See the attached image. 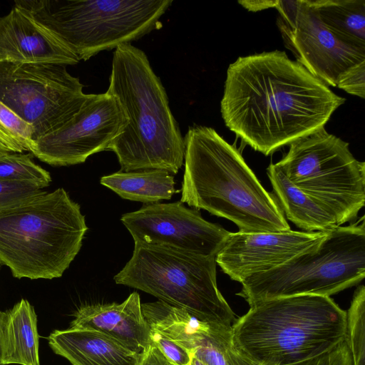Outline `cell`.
<instances>
[{"instance_id": "6da1fadb", "label": "cell", "mask_w": 365, "mask_h": 365, "mask_svg": "<svg viewBox=\"0 0 365 365\" xmlns=\"http://www.w3.org/2000/svg\"><path fill=\"white\" fill-rule=\"evenodd\" d=\"M345 101L284 51L239 57L227 70L220 110L225 125L269 155L324 128Z\"/></svg>"}, {"instance_id": "7a4b0ae2", "label": "cell", "mask_w": 365, "mask_h": 365, "mask_svg": "<svg viewBox=\"0 0 365 365\" xmlns=\"http://www.w3.org/2000/svg\"><path fill=\"white\" fill-rule=\"evenodd\" d=\"M184 140L180 202L226 218L240 232L291 230L274 195L263 187L238 150L215 129L190 126Z\"/></svg>"}, {"instance_id": "3957f363", "label": "cell", "mask_w": 365, "mask_h": 365, "mask_svg": "<svg viewBox=\"0 0 365 365\" xmlns=\"http://www.w3.org/2000/svg\"><path fill=\"white\" fill-rule=\"evenodd\" d=\"M106 93L119 101L128 119L123 133L107 148L116 155L121 170L176 174L183 163L184 138L166 91L143 51L132 44L115 49Z\"/></svg>"}, {"instance_id": "277c9868", "label": "cell", "mask_w": 365, "mask_h": 365, "mask_svg": "<svg viewBox=\"0 0 365 365\" xmlns=\"http://www.w3.org/2000/svg\"><path fill=\"white\" fill-rule=\"evenodd\" d=\"M250 307L232 334L235 347L256 365H293L346 338V312L330 297H279Z\"/></svg>"}, {"instance_id": "5b68a950", "label": "cell", "mask_w": 365, "mask_h": 365, "mask_svg": "<svg viewBox=\"0 0 365 365\" xmlns=\"http://www.w3.org/2000/svg\"><path fill=\"white\" fill-rule=\"evenodd\" d=\"M88 230L78 203L60 187L0 210V265L14 277H61Z\"/></svg>"}, {"instance_id": "8992f818", "label": "cell", "mask_w": 365, "mask_h": 365, "mask_svg": "<svg viewBox=\"0 0 365 365\" xmlns=\"http://www.w3.org/2000/svg\"><path fill=\"white\" fill-rule=\"evenodd\" d=\"M172 0H16L79 58L131 44L159 29Z\"/></svg>"}, {"instance_id": "52a82bcc", "label": "cell", "mask_w": 365, "mask_h": 365, "mask_svg": "<svg viewBox=\"0 0 365 365\" xmlns=\"http://www.w3.org/2000/svg\"><path fill=\"white\" fill-rule=\"evenodd\" d=\"M216 256L135 242L118 284L150 294L200 321L232 327L236 317L218 289Z\"/></svg>"}, {"instance_id": "ba28073f", "label": "cell", "mask_w": 365, "mask_h": 365, "mask_svg": "<svg viewBox=\"0 0 365 365\" xmlns=\"http://www.w3.org/2000/svg\"><path fill=\"white\" fill-rule=\"evenodd\" d=\"M365 277V223L337 226L324 239L285 263L247 277L237 294L249 305L297 295L330 297Z\"/></svg>"}, {"instance_id": "9c48e42d", "label": "cell", "mask_w": 365, "mask_h": 365, "mask_svg": "<svg viewBox=\"0 0 365 365\" xmlns=\"http://www.w3.org/2000/svg\"><path fill=\"white\" fill-rule=\"evenodd\" d=\"M289 146L275 163L288 180L324 205L338 226L354 220L365 202V163L349 143L323 128Z\"/></svg>"}, {"instance_id": "30bf717a", "label": "cell", "mask_w": 365, "mask_h": 365, "mask_svg": "<svg viewBox=\"0 0 365 365\" xmlns=\"http://www.w3.org/2000/svg\"><path fill=\"white\" fill-rule=\"evenodd\" d=\"M66 66L0 63V101L30 124L34 140L61 127L89 94Z\"/></svg>"}, {"instance_id": "8fae6325", "label": "cell", "mask_w": 365, "mask_h": 365, "mask_svg": "<svg viewBox=\"0 0 365 365\" xmlns=\"http://www.w3.org/2000/svg\"><path fill=\"white\" fill-rule=\"evenodd\" d=\"M277 25L297 61L327 86L337 87L365 64V52L345 43L322 21L309 0L278 1Z\"/></svg>"}, {"instance_id": "7c38bea8", "label": "cell", "mask_w": 365, "mask_h": 365, "mask_svg": "<svg viewBox=\"0 0 365 365\" xmlns=\"http://www.w3.org/2000/svg\"><path fill=\"white\" fill-rule=\"evenodd\" d=\"M128 123L119 101L108 93L89 94L78 111L55 130L34 141L31 153L53 166L84 163L107 150Z\"/></svg>"}, {"instance_id": "4fadbf2b", "label": "cell", "mask_w": 365, "mask_h": 365, "mask_svg": "<svg viewBox=\"0 0 365 365\" xmlns=\"http://www.w3.org/2000/svg\"><path fill=\"white\" fill-rule=\"evenodd\" d=\"M120 220L134 242L202 255L216 256L230 232L180 201L145 204L138 210L123 214Z\"/></svg>"}, {"instance_id": "5bb4252c", "label": "cell", "mask_w": 365, "mask_h": 365, "mask_svg": "<svg viewBox=\"0 0 365 365\" xmlns=\"http://www.w3.org/2000/svg\"><path fill=\"white\" fill-rule=\"evenodd\" d=\"M324 232H230L216 255V263L231 279L275 268L322 241Z\"/></svg>"}, {"instance_id": "9a60e30c", "label": "cell", "mask_w": 365, "mask_h": 365, "mask_svg": "<svg viewBox=\"0 0 365 365\" xmlns=\"http://www.w3.org/2000/svg\"><path fill=\"white\" fill-rule=\"evenodd\" d=\"M78 56L29 14L14 6L0 17V63L76 65Z\"/></svg>"}, {"instance_id": "2e32d148", "label": "cell", "mask_w": 365, "mask_h": 365, "mask_svg": "<svg viewBox=\"0 0 365 365\" xmlns=\"http://www.w3.org/2000/svg\"><path fill=\"white\" fill-rule=\"evenodd\" d=\"M141 304L139 294L134 292L121 303L83 305L73 313L70 327L102 332L143 354L152 342Z\"/></svg>"}, {"instance_id": "e0dca14e", "label": "cell", "mask_w": 365, "mask_h": 365, "mask_svg": "<svg viewBox=\"0 0 365 365\" xmlns=\"http://www.w3.org/2000/svg\"><path fill=\"white\" fill-rule=\"evenodd\" d=\"M47 339L51 350L72 365H140L142 357L115 339L91 329H55Z\"/></svg>"}, {"instance_id": "ac0fdd59", "label": "cell", "mask_w": 365, "mask_h": 365, "mask_svg": "<svg viewBox=\"0 0 365 365\" xmlns=\"http://www.w3.org/2000/svg\"><path fill=\"white\" fill-rule=\"evenodd\" d=\"M37 315L21 299L0 316V365H40Z\"/></svg>"}, {"instance_id": "d6986e66", "label": "cell", "mask_w": 365, "mask_h": 365, "mask_svg": "<svg viewBox=\"0 0 365 365\" xmlns=\"http://www.w3.org/2000/svg\"><path fill=\"white\" fill-rule=\"evenodd\" d=\"M267 175L286 217L305 232H324L338 226L334 215L322 203L291 182L271 163Z\"/></svg>"}, {"instance_id": "ffe728a7", "label": "cell", "mask_w": 365, "mask_h": 365, "mask_svg": "<svg viewBox=\"0 0 365 365\" xmlns=\"http://www.w3.org/2000/svg\"><path fill=\"white\" fill-rule=\"evenodd\" d=\"M100 183L123 199L145 204L170 200L178 191L173 175L163 170H120L103 176Z\"/></svg>"}, {"instance_id": "44dd1931", "label": "cell", "mask_w": 365, "mask_h": 365, "mask_svg": "<svg viewBox=\"0 0 365 365\" xmlns=\"http://www.w3.org/2000/svg\"><path fill=\"white\" fill-rule=\"evenodd\" d=\"M319 19L345 43L365 52L364 0H309Z\"/></svg>"}, {"instance_id": "7402d4cb", "label": "cell", "mask_w": 365, "mask_h": 365, "mask_svg": "<svg viewBox=\"0 0 365 365\" xmlns=\"http://www.w3.org/2000/svg\"><path fill=\"white\" fill-rule=\"evenodd\" d=\"M206 365H256L243 356L233 343L232 327L212 324L193 353Z\"/></svg>"}, {"instance_id": "603a6c76", "label": "cell", "mask_w": 365, "mask_h": 365, "mask_svg": "<svg viewBox=\"0 0 365 365\" xmlns=\"http://www.w3.org/2000/svg\"><path fill=\"white\" fill-rule=\"evenodd\" d=\"M34 141L31 125L0 101V155L31 152Z\"/></svg>"}, {"instance_id": "cb8c5ba5", "label": "cell", "mask_w": 365, "mask_h": 365, "mask_svg": "<svg viewBox=\"0 0 365 365\" xmlns=\"http://www.w3.org/2000/svg\"><path fill=\"white\" fill-rule=\"evenodd\" d=\"M32 154L7 153L0 155V181L26 183L43 189L51 182L46 170L32 160Z\"/></svg>"}, {"instance_id": "d4e9b609", "label": "cell", "mask_w": 365, "mask_h": 365, "mask_svg": "<svg viewBox=\"0 0 365 365\" xmlns=\"http://www.w3.org/2000/svg\"><path fill=\"white\" fill-rule=\"evenodd\" d=\"M346 315V340L351 354L353 365H365V287L364 285H359L355 289Z\"/></svg>"}, {"instance_id": "484cf974", "label": "cell", "mask_w": 365, "mask_h": 365, "mask_svg": "<svg viewBox=\"0 0 365 365\" xmlns=\"http://www.w3.org/2000/svg\"><path fill=\"white\" fill-rule=\"evenodd\" d=\"M45 192L30 184L0 181V210Z\"/></svg>"}, {"instance_id": "4316f807", "label": "cell", "mask_w": 365, "mask_h": 365, "mask_svg": "<svg viewBox=\"0 0 365 365\" xmlns=\"http://www.w3.org/2000/svg\"><path fill=\"white\" fill-rule=\"evenodd\" d=\"M151 342L173 365H191V354L181 346L160 333L151 330Z\"/></svg>"}, {"instance_id": "83f0119b", "label": "cell", "mask_w": 365, "mask_h": 365, "mask_svg": "<svg viewBox=\"0 0 365 365\" xmlns=\"http://www.w3.org/2000/svg\"><path fill=\"white\" fill-rule=\"evenodd\" d=\"M293 365H353L346 338L332 349Z\"/></svg>"}, {"instance_id": "f1b7e54d", "label": "cell", "mask_w": 365, "mask_h": 365, "mask_svg": "<svg viewBox=\"0 0 365 365\" xmlns=\"http://www.w3.org/2000/svg\"><path fill=\"white\" fill-rule=\"evenodd\" d=\"M337 88L346 92L364 98L365 97V64L349 73L338 85Z\"/></svg>"}, {"instance_id": "f546056e", "label": "cell", "mask_w": 365, "mask_h": 365, "mask_svg": "<svg viewBox=\"0 0 365 365\" xmlns=\"http://www.w3.org/2000/svg\"><path fill=\"white\" fill-rule=\"evenodd\" d=\"M278 1H239L238 3L251 11H258L276 6Z\"/></svg>"}, {"instance_id": "4dcf8cb0", "label": "cell", "mask_w": 365, "mask_h": 365, "mask_svg": "<svg viewBox=\"0 0 365 365\" xmlns=\"http://www.w3.org/2000/svg\"><path fill=\"white\" fill-rule=\"evenodd\" d=\"M140 365H155L151 345L143 353Z\"/></svg>"}, {"instance_id": "1f68e13d", "label": "cell", "mask_w": 365, "mask_h": 365, "mask_svg": "<svg viewBox=\"0 0 365 365\" xmlns=\"http://www.w3.org/2000/svg\"><path fill=\"white\" fill-rule=\"evenodd\" d=\"M152 349L155 365H173L165 358L159 349L153 344H152Z\"/></svg>"}, {"instance_id": "d6a6232c", "label": "cell", "mask_w": 365, "mask_h": 365, "mask_svg": "<svg viewBox=\"0 0 365 365\" xmlns=\"http://www.w3.org/2000/svg\"><path fill=\"white\" fill-rule=\"evenodd\" d=\"M191 365H206L201 361L198 360L197 359L192 357Z\"/></svg>"}, {"instance_id": "836d02e7", "label": "cell", "mask_w": 365, "mask_h": 365, "mask_svg": "<svg viewBox=\"0 0 365 365\" xmlns=\"http://www.w3.org/2000/svg\"><path fill=\"white\" fill-rule=\"evenodd\" d=\"M0 269H1V265H0ZM1 312H1V311H0V316H1Z\"/></svg>"}]
</instances>
